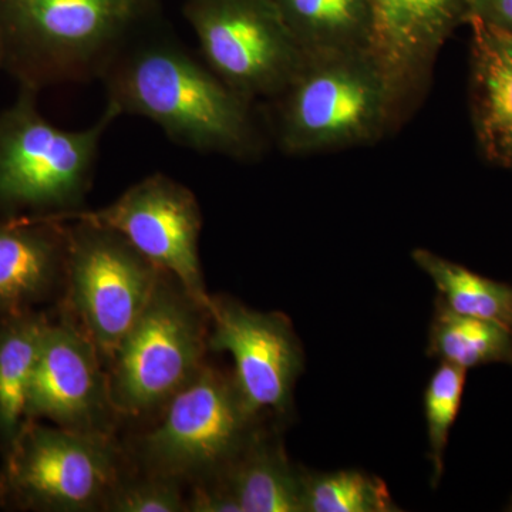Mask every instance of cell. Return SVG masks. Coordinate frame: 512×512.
Here are the masks:
<instances>
[{"label":"cell","mask_w":512,"mask_h":512,"mask_svg":"<svg viewBox=\"0 0 512 512\" xmlns=\"http://www.w3.org/2000/svg\"><path fill=\"white\" fill-rule=\"evenodd\" d=\"M100 80L121 116L153 121L178 146L239 161L264 151L255 103L170 37L141 33Z\"/></svg>","instance_id":"cell-1"},{"label":"cell","mask_w":512,"mask_h":512,"mask_svg":"<svg viewBox=\"0 0 512 512\" xmlns=\"http://www.w3.org/2000/svg\"><path fill=\"white\" fill-rule=\"evenodd\" d=\"M158 0H0L5 59L23 86L100 80L157 15Z\"/></svg>","instance_id":"cell-2"},{"label":"cell","mask_w":512,"mask_h":512,"mask_svg":"<svg viewBox=\"0 0 512 512\" xmlns=\"http://www.w3.org/2000/svg\"><path fill=\"white\" fill-rule=\"evenodd\" d=\"M268 103L276 143L289 156L367 146L402 124L392 90L369 50L306 60L284 92Z\"/></svg>","instance_id":"cell-3"},{"label":"cell","mask_w":512,"mask_h":512,"mask_svg":"<svg viewBox=\"0 0 512 512\" xmlns=\"http://www.w3.org/2000/svg\"><path fill=\"white\" fill-rule=\"evenodd\" d=\"M35 94L23 86L18 101L0 114V211H29L30 217L80 211L101 141L120 111L107 103L92 126L63 130L37 111Z\"/></svg>","instance_id":"cell-4"},{"label":"cell","mask_w":512,"mask_h":512,"mask_svg":"<svg viewBox=\"0 0 512 512\" xmlns=\"http://www.w3.org/2000/svg\"><path fill=\"white\" fill-rule=\"evenodd\" d=\"M210 315L168 274L110 359L114 413L137 417L167 404L204 366Z\"/></svg>","instance_id":"cell-5"},{"label":"cell","mask_w":512,"mask_h":512,"mask_svg":"<svg viewBox=\"0 0 512 512\" xmlns=\"http://www.w3.org/2000/svg\"><path fill=\"white\" fill-rule=\"evenodd\" d=\"M120 481L119 451L109 434L28 420L6 450L0 501L26 510L93 511Z\"/></svg>","instance_id":"cell-6"},{"label":"cell","mask_w":512,"mask_h":512,"mask_svg":"<svg viewBox=\"0 0 512 512\" xmlns=\"http://www.w3.org/2000/svg\"><path fill=\"white\" fill-rule=\"evenodd\" d=\"M256 421L232 373L204 365L165 404L163 419L141 440V456L150 474L215 477L254 440Z\"/></svg>","instance_id":"cell-7"},{"label":"cell","mask_w":512,"mask_h":512,"mask_svg":"<svg viewBox=\"0 0 512 512\" xmlns=\"http://www.w3.org/2000/svg\"><path fill=\"white\" fill-rule=\"evenodd\" d=\"M205 64L242 97L271 101L306 59L275 0H184Z\"/></svg>","instance_id":"cell-8"},{"label":"cell","mask_w":512,"mask_h":512,"mask_svg":"<svg viewBox=\"0 0 512 512\" xmlns=\"http://www.w3.org/2000/svg\"><path fill=\"white\" fill-rule=\"evenodd\" d=\"M67 228L69 305L100 355L111 359L164 271L119 232L84 220Z\"/></svg>","instance_id":"cell-9"},{"label":"cell","mask_w":512,"mask_h":512,"mask_svg":"<svg viewBox=\"0 0 512 512\" xmlns=\"http://www.w3.org/2000/svg\"><path fill=\"white\" fill-rule=\"evenodd\" d=\"M84 220L119 232L165 274L173 276L202 308H210L198 242L202 214L190 188L170 175L154 173L131 185L116 201L99 210L53 217Z\"/></svg>","instance_id":"cell-10"},{"label":"cell","mask_w":512,"mask_h":512,"mask_svg":"<svg viewBox=\"0 0 512 512\" xmlns=\"http://www.w3.org/2000/svg\"><path fill=\"white\" fill-rule=\"evenodd\" d=\"M208 315V348L234 359L232 376L249 412L258 419L265 413L288 416L305 362L291 320L229 298H211Z\"/></svg>","instance_id":"cell-11"},{"label":"cell","mask_w":512,"mask_h":512,"mask_svg":"<svg viewBox=\"0 0 512 512\" xmlns=\"http://www.w3.org/2000/svg\"><path fill=\"white\" fill-rule=\"evenodd\" d=\"M370 6V53L404 123L429 89L441 49L470 20L473 0H370Z\"/></svg>","instance_id":"cell-12"},{"label":"cell","mask_w":512,"mask_h":512,"mask_svg":"<svg viewBox=\"0 0 512 512\" xmlns=\"http://www.w3.org/2000/svg\"><path fill=\"white\" fill-rule=\"evenodd\" d=\"M99 349L72 319L47 323L30 382L26 421L46 419L64 429L106 433L113 413Z\"/></svg>","instance_id":"cell-13"},{"label":"cell","mask_w":512,"mask_h":512,"mask_svg":"<svg viewBox=\"0 0 512 512\" xmlns=\"http://www.w3.org/2000/svg\"><path fill=\"white\" fill-rule=\"evenodd\" d=\"M67 227L52 217L0 220V316L30 312L66 272Z\"/></svg>","instance_id":"cell-14"},{"label":"cell","mask_w":512,"mask_h":512,"mask_svg":"<svg viewBox=\"0 0 512 512\" xmlns=\"http://www.w3.org/2000/svg\"><path fill=\"white\" fill-rule=\"evenodd\" d=\"M471 28L470 104L474 133L491 164L512 170V33L477 19Z\"/></svg>","instance_id":"cell-15"},{"label":"cell","mask_w":512,"mask_h":512,"mask_svg":"<svg viewBox=\"0 0 512 512\" xmlns=\"http://www.w3.org/2000/svg\"><path fill=\"white\" fill-rule=\"evenodd\" d=\"M303 474L288 460L281 444L258 431L215 477L241 512H303Z\"/></svg>","instance_id":"cell-16"},{"label":"cell","mask_w":512,"mask_h":512,"mask_svg":"<svg viewBox=\"0 0 512 512\" xmlns=\"http://www.w3.org/2000/svg\"><path fill=\"white\" fill-rule=\"evenodd\" d=\"M306 60L370 52V0H275Z\"/></svg>","instance_id":"cell-17"},{"label":"cell","mask_w":512,"mask_h":512,"mask_svg":"<svg viewBox=\"0 0 512 512\" xmlns=\"http://www.w3.org/2000/svg\"><path fill=\"white\" fill-rule=\"evenodd\" d=\"M45 316H12L0 326V444L8 450L26 423L30 382L47 328Z\"/></svg>","instance_id":"cell-18"},{"label":"cell","mask_w":512,"mask_h":512,"mask_svg":"<svg viewBox=\"0 0 512 512\" xmlns=\"http://www.w3.org/2000/svg\"><path fill=\"white\" fill-rule=\"evenodd\" d=\"M427 355L466 370L494 362L512 365V332L490 320L458 315L437 299Z\"/></svg>","instance_id":"cell-19"},{"label":"cell","mask_w":512,"mask_h":512,"mask_svg":"<svg viewBox=\"0 0 512 512\" xmlns=\"http://www.w3.org/2000/svg\"><path fill=\"white\" fill-rule=\"evenodd\" d=\"M412 256L439 289V299L450 311L490 320L512 332L511 286L474 274L426 249H416Z\"/></svg>","instance_id":"cell-20"},{"label":"cell","mask_w":512,"mask_h":512,"mask_svg":"<svg viewBox=\"0 0 512 512\" xmlns=\"http://www.w3.org/2000/svg\"><path fill=\"white\" fill-rule=\"evenodd\" d=\"M386 483L362 471L303 474V512H396Z\"/></svg>","instance_id":"cell-21"},{"label":"cell","mask_w":512,"mask_h":512,"mask_svg":"<svg viewBox=\"0 0 512 512\" xmlns=\"http://www.w3.org/2000/svg\"><path fill=\"white\" fill-rule=\"evenodd\" d=\"M467 370L463 367L441 362L439 369L431 376L426 394L427 433H429L430 461L433 466L434 487L439 484L444 470V453H446L448 434L457 420L461 406Z\"/></svg>","instance_id":"cell-22"},{"label":"cell","mask_w":512,"mask_h":512,"mask_svg":"<svg viewBox=\"0 0 512 512\" xmlns=\"http://www.w3.org/2000/svg\"><path fill=\"white\" fill-rule=\"evenodd\" d=\"M103 510L113 512H180L185 498L180 480L150 474L141 480L120 481L111 491Z\"/></svg>","instance_id":"cell-23"},{"label":"cell","mask_w":512,"mask_h":512,"mask_svg":"<svg viewBox=\"0 0 512 512\" xmlns=\"http://www.w3.org/2000/svg\"><path fill=\"white\" fill-rule=\"evenodd\" d=\"M185 511L191 512H241L237 501L217 478L215 484H198L185 500Z\"/></svg>","instance_id":"cell-24"},{"label":"cell","mask_w":512,"mask_h":512,"mask_svg":"<svg viewBox=\"0 0 512 512\" xmlns=\"http://www.w3.org/2000/svg\"><path fill=\"white\" fill-rule=\"evenodd\" d=\"M471 19L512 33V0H473Z\"/></svg>","instance_id":"cell-25"},{"label":"cell","mask_w":512,"mask_h":512,"mask_svg":"<svg viewBox=\"0 0 512 512\" xmlns=\"http://www.w3.org/2000/svg\"><path fill=\"white\" fill-rule=\"evenodd\" d=\"M3 60H5V53H3L2 40H0V63H2Z\"/></svg>","instance_id":"cell-26"},{"label":"cell","mask_w":512,"mask_h":512,"mask_svg":"<svg viewBox=\"0 0 512 512\" xmlns=\"http://www.w3.org/2000/svg\"><path fill=\"white\" fill-rule=\"evenodd\" d=\"M511 511H512V504H511Z\"/></svg>","instance_id":"cell-27"}]
</instances>
